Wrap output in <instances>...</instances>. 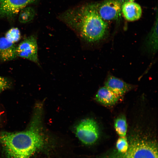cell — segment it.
Returning a JSON list of instances; mask_svg holds the SVG:
<instances>
[{
    "label": "cell",
    "instance_id": "obj_1",
    "mask_svg": "<svg viewBox=\"0 0 158 158\" xmlns=\"http://www.w3.org/2000/svg\"><path fill=\"white\" fill-rule=\"evenodd\" d=\"M41 112L36 110L28 127L22 131L0 133V144L8 158H31L44 146Z\"/></svg>",
    "mask_w": 158,
    "mask_h": 158
},
{
    "label": "cell",
    "instance_id": "obj_2",
    "mask_svg": "<svg viewBox=\"0 0 158 158\" xmlns=\"http://www.w3.org/2000/svg\"><path fill=\"white\" fill-rule=\"evenodd\" d=\"M58 18L88 42L102 39L107 28V23L99 15L95 4L74 7L62 12Z\"/></svg>",
    "mask_w": 158,
    "mask_h": 158
},
{
    "label": "cell",
    "instance_id": "obj_3",
    "mask_svg": "<svg viewBox=\"0 0 158 158\" xmlns=\"http://www.w3.org/2000/svg\"><path fill=\"white\" fill-rule=\"evenodd\" d=\"M126 152L116 150L100 158H158L157 143L155 140L136 135L129 140Z\"/></svg>",
    "mask_w": 158,
    "mask_h": 158
},
{
    "label": "cell",
    "instance_id": "obj_4",
    "mask_svg": "<svg viewBox=\"0 0 158 158\" xmlns=\"http://www.w3.org/2000/svg\"><path fill=\"white\" fill-rule=\"evenodd\" d=\"M75 134L79 140L87 145L95 142L99 136V130L96 121L91 118L84 119L76 126Z\"/></svg>",
    "mask_w": 158,
    "mask_h": 158
},
{
    "label": "cell",
    "instance_id": "obj_5",
    "mask_svg": "<svg viewBox=\"0 0 158 158\" xmlns=\"http://www.w3.org/2000/svg\"><path fill=\"white\" fill-rule=\"evenodd\" d=\"M125 0H104L95 4L97 12L105 20H116L121 16L122 6Z\"/></svg>",
    "mask_w": 158,
    "mask_h": 158
},
{
    "label": "cell",
    "instance_id": "obj_6",
    "mask_svg": "<svg viewBox=\"0 0 158 158\" xmlns=\"http://www.w3.org/2000/svg\"><path fill=\"white\" fill-rule=\"evenodd\" d=\"M16 52L18 57L25 59L39 64L37 40L35 35L27 37L17 45Z\"/></svg>",
    "mask_w": 158,
    "mask_h": 158
},
{
    "label": "cell",
    "instance_id": "obj_7",
    "mask_svg": "<svg viewBox=\"0 0 158 158\" xmlns=\"http://www.w3.org/2000/svg\"><path fill=\"white\" fill-rule=\"evenodd\" d=\"M37 0H0V18L15 16L23 8Z\"/></svg>",
    "mask_w": 158,
    "mask_h": 158
},
{
    "label": "cell",
    "instance_id": "obj_8",
    "mask_svg": "<svg viewBox=\"0 0 158 158\" xmlns=\"http://www.w3.org/2000/svg\"><path fill=\"white\" fill-rule=\"evenodd\" d=\"M104 85L119 99L133 87L132 85L112 75L109 76L107 78Z\"/></svg>",
    "mask_w": 158,
    "mask_h": 158
},
{
    "label": "cell",
    "instance_id": "obj_9",
    "mask_svg": "<svg viewBox=\"0 0 158 158\" xmlns=\"http://www.w3.org/2000/svg\"><path fill=\"white\" fill-rule=\"evenodd\" d=\"M15 43L8 41L5 37H0V61H6L17 58Z\"/></svg>",
    "mask_w": 158,
    "mask_h": 158
},
{
    "label": "cell",
    "instance_id": "obj_10",
    "mask_svg": "<svg viewBox=\"0 0 158 158\" xmlns=\"http://www.w3.org/2000/svg\"><path fill=\"white\" fill-rule=\"evenodd\" d=\"M125 18L129 21H134L139 19L142 13V9L138 4L130 1H125L121 9Z\"/></svg>",
    "mask_w": 158,
    "mask_h": 158
},
{
    "label": "cell",
    "instance_id": "obj_11",
    "mask_svg": "<svg viewBox=\"0 0 158 158\" xmlns=\"http://www.w3.org/2000/svg\"><path fill=\"white\" fill-rule=\"evenodd\" d=\"M95 99L99 103L106 106L114 105L119 98L113 92L105 87L100 88L95 97Z\"/></svg>",
    "mask_w": 158,
    "mask_h": 158
},
{
    "label": "cell",
    "instance_id": "obj_12",
    "mask_svg": "<svg viewBox=\"0 0 158 158\" xmlns=\"http://www.w3.org/2000/svg\"><path fill=\"white\" fill-rule=\"evenodd\" d=\"M145 45L149 52L154 53L157 51L158 48L157 18L151 32L146 39Z\"/></svg>",
    "mask_w": 158,
    "mask_h": 158
},
{
    "label": "cell",
    "instance_id": "obj_13",
    "mask_svg": "<svg viewBox=\"0 0 158 158\" xmlns=\"http://www.w3.org/2000/svg\"><path fill=\"white\" fill-rule=\"evenodd\" d=\"M114 128L120 137H125L127 131V125L125 116L121 115L116 118L114 122Z\"/></svg>",
    "mask_w": 158,
    "mask_h": 158
},
{
    "label": "cell",
    "instance_id": "obj_14",
    "mask_svg": "<svg viewBox=\"0 0 158 158\" xmlns=\"http://www.w3.org/2000/svg\"><path fill=\"white\" fill-rule=\"evenodd\" d=\"M35 14V12L33 8L26 7L20 11L18 17L19 21L22 23L29 22L33 19Z\"/></svg>",
    "mask_w": 158,
    "mask_h": 158
},
{
    "label": "cell",
    "instance_id": "obj_15",
    "mask_svg": "<svg viewBox=\"0 0 158 158\" xmlns=\"http://www.w3.org/2000/svg\"><path fill=\"white\" fill-rule=\"evenodd\" d=\"M20 36L19 30L18 28H13L6 32L5 37L9 42L15 43L19 41Z\"/></svg>",
    "mask_w": 158,
    "mask_h": 158
},
{
    "label": "cell",
    "instance_id": "obj_16",
    "mask_svg": "<svg viewBox=\"0 0 158 158\" xmlns=\"http://www.w3.org/2000/svg\"><path fill=\"white\" fill-rule=\"evenodd\" d=\"M116 150L118 152L123 153L128 150V143L125 137H120L117 140L116 144Z\"/></svg>",
    "mask_w": 158,
    "mask_h": 158
},
{
    "label": "cell",
    "instance_id": "obj_17",
    "mask_svg": "<svg viewBox=\"0 0 158 158\" xmlns=\"http://www.w3.org/2000/svg\"><path fill=\"white\" fill-rule=\"evenodd\" d=\"M11 85V82L7 78L0 75V94L3 91L9 88Z\"/></svg>",
    "mask_w": 158,
    "mask_h": 158
},
{
    "label": "cell",
    "instance_id": "obj_18",
    "mask_svg": "<svg viewBox=\"0 0 158 158\" xmlns=\"http://www.w3.org/2000/svg\"></svg>",
    "mask_w": 158,
    "mask_h": 158
}]
</instances>
